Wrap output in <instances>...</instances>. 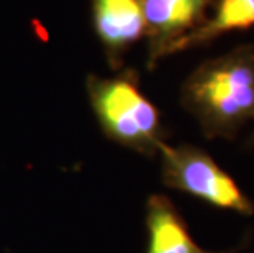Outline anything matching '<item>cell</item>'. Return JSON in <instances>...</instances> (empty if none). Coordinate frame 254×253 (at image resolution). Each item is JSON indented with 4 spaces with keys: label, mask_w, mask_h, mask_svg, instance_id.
Instances as JSON below:
<instances>
[{
    "label": "cell",
    "mask_w": 254,
    "mask_h": 253,
    "mask_svg": "<svg viewBox=\"0 0 254 253\" xmlns=\"http://www.w3.org/2000/svg\"><path fill=\"white\" fill-rule=\"evenodd\" d=\"M181 105L208 140H233L254 120V45L207 59L184 81Z\"/></svg>",
    "instance_id": "6da1fadb"
},
{
    "label": "cell",
    "mask_w": 254,
    "mask_h": 253,
    "mask_svg": "<svg viewBox=\"0 0 254 253\" xmlns=\"http://www.w3.org/2000/svg\"><path fill=\"white\" fill-rule=\"evenodd\" d=\"M92 110L107 138L139 155L154 156L166 143L167 132L161 112L143 94L134 69H123L113 78H87Z\"/></svg>",
    "instance_id": "7a4b0ae2"
},
{
    "label": "cell",
    "mask_w": 254,
    "mask_h": 253,
    "mask_svg": "<svg viewBox=\"0 0 254 253\" xmlns=\"http://www.w3.org/2000/svg\"><path fill=\"white\" fill-rule=\"evenodd\" d=\"M161 176L171 189L187 192L220 209H230L243 215L254 214V204L238 182L207 152L193 145L164 143L159 148Z\"/></svg>",
    "instance_id": "3957f363"
},
{
    "label": "cell",
    "mask_w": 254,
    "mask_h": 253,
    "mask_svg": "<svg viewBox=\"0 0 254 253\" xmlns=\"http://www.w3.org/2000/svg\"><path fill=\"white\" fill-rule=\"evenodd\" d=\"M218 0H143L148 69L172 55L174 46L205 23Z\"/></svg>",
    "instance_id": "277c9868"
},
{
    "label": "cell",
    "mask_w": 254,
    "mask_h": 253,
    "mask_svg": "<svg viewBox=\"0 0 254 253\" xmlns=\"http://www.w3.org/2000/svg\"><path fill=\"white\" fill-rule=\"evenodd\" d=\"M253 26L254 0H218L205 23L177 43L172 50V55L212 45L220 36L233 33V31L250 30Z\"/></svg>",
    "instance_id": "52a82bcc"
},
{
    "label": "cell",
    "mask_w": 254,
    "mask_h": 253,
    "mask_svg": "<svg viewBox=\"0 0 254 253\" xmlns=\"http://www.w3.org/2000/svg\"><path fill=\"white\" fill-rule=\"evenodd\" d=\"M144 220L149 235L148 253H233L240 250L210 252L198 247L179 211L163 194L149 196Z\"/></svg>",
    "instance_id": "8992f818"
},
{
    "label": "cell",
    "mask_w": 254,
    "mask_h": 253,
    "mask_svg": "<svg viewBox=\"0 0 254 253\" xmlns=\"http://www.w3.org/2000/svg\"><path fill=\"white\" fill-rule=\"evenodd\" d=\"M92 21L107 63L122 69L133 45L144 38L143 0H90Z\"/></svg>",
    "instance_id": "5b68a950"
},
{
    "label": "cell",
    "mask_w": 254,
    "mask_h": 253,
    "mask_svg": "<svg viewBox=\"0 0 254 253\" xmlns=\"http://www.w3.org/2000/svg\"><path fill=\"white\" fill-rule=\"evenodd\" d=\"M248 147H254V132H253V135L250 137V140H248Z\"/></svg>",
    "instance_id": "ba28073f"
}]
</instances>
